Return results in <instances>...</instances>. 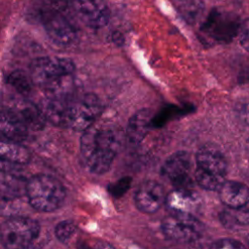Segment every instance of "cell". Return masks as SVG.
Here are the masks:
<instances>
[{"label": "cell", "instance_id": "17", "mask_svg": "<svg viewBox=\"0 0 249 249\" xmlns=\"http://www.w3.org/2000/svg\"><path fill=\"white\" fill-rule=\"evenodd\" d=\"M1 161L11 165L25 164L30 160V153L20 142L3 139L0 143Z\"/></svg>", "mask_w": 249, "mask_h": 249}, {"label": "cell", "instance_id": "11", "mask_svg": "<svg viewBox=\"0 0 249 249\" xmlns=\"http://www.w3.org/2000/svg\"><path fill=\"white\" fill-rule=\"evenodd\" d=\"M204 30L211 37L220 41L231 40L239 30L238 18L229 12L213 10L209 15Z\"/></svg>", "mask_w": 249, "mask_h": 249}, {"label": "cell", "instance_id": "1", "mask_svg": "<svg viewBox=\"0 0 249 249\" xmlns=\"http://www.w3.org/2000/svg\"><path fill=\"white\" fill-rule=\"evenodd\" d=\"M122 140L121 131L113 126L93 124L84 130L80 150L88 168L96 174L107 172L122 146Z\"/></svg>", "mask_w": 249, "mask_h": 249}, {"label": "cell", "instance_id": "3", "mask_svg": "<svg viewBox=\"0 0 249 249\" xmlns=\"http://www.w3.org/2000/svg\"><path fill=\"white\" fill-rule=\"evenodd\" d=\"M196 183L204 190L218 191L225 182L228 167L221 150L211 144L203 145L196 152Z\"/></svg>", "mask_w": 249, "mask_h": 249}, {"label": "cell", "instance_id": "8", "mask_svg": "<svg viewBox=\"0 0 249 249\" xmlns=\"http://www.w3.org/2000/svg\"><path fill=\"white\" fill-rule=\"evenodd\" d=\"M42 24L49 38L56 45L66 47L77 39V30L58 11L51 9L41 15Z\"/></svg>", "mask_w": 249, "mask_h": 249}, {"label": "cell", "instance_id": "9", "mask_svg": "<svg viewBox=\"0 0 249 249\" xmlns=\"http://www.w3.org/2000/svg\"><path fill=\"white\" fill-rule=\"evenodd\" d=\"M70 7L91 28H101L109 21L110 11L104 0H71Z\"/></svg>", "mask_w": 249, "mask_h": 249}, {"label": "cell", "instance_id": "14", "mask_svg": "<svg viewBox=\"0 0 249 249\" xmlns=\"http://www.w3.org/2000/svg\"><path fill=\"white\" fill-rule=\"evenodd\" d=\"M221 201L231 209H242L249 204V188L237 181H225L218 190Z\"/></svg>", "mask_w": 249, "mask_h": 249}, {"label": "cell", "instance_id": "27", "mask_svg": "<svg viewBox=\"0 0 249 249\" xmlns=\"http://www.w3.org/2000/svg\"><path fill=\"white\" fill-rule=\"evenodd\" d=\"M247 242H248V246H249V236H248V239H247Z\"/></svg>", "mask_w": 249, "mask_h": 249}, {"label": "cell", "instance_id": "2", "mask_svg": "<svg viewBox=\"0 0 249 249\" xmlns=\"http://www.w3.org/2000/svg\"><path fill=\"white\" fill-rule=\"evenodd\" d=\"M75 64L68 57L42 56L30 64L33 84L41 87L49 95H69L73 87Z\"/></svg>", "mask_w": 249, "mask_h": 249}, {"label": "cell", "instance_id": "6", "mask_svg": "<svg viewBox=\"0 0 249 249\" xmlns=\"http://www.w3.org/2000/svg\"><path fill=\"white\" fill-rule=\"evenodd\" d=\"M40 233L39 223L28 217H13L1 227V241L9 249H22L32 245Z\"/></svg>", "mask_w": 249, "mask_h": 249}, {"label": "cell", "instance_id": "22", "mask_svg": "<svg viewBox=\"0 0 249 249\" xmlns=\"http://www.w3.org/2000/svg\"><path fill=\"white\" fill-rule=\"evenodd\" d=\"M76 231H77L76 225L69 220L59 222L54 228V233L56 238L63 243L70 241L75 235Z\"/></svg>", "mask_w": 249, "mask_h": 249}, {"label": "cell", "instance_id": "18", "mask_svg": "<svg viewBox=\"0 0 249 249\" xmlns=\"http://www.w3.org/2000/svg\"><path fill=\"white\" fill-rule=\"evenodd\" d=\"M26 124L29 129H39L46 121L39 106L27 102H19L13 108Z\"/></svg>", "mask_w": 249, "mask_h": 249}, {"label": "cell", "instance_id": "23", "mask_svg": "<svg viewBox=\"0 0 249 249\" xmlns=\"http://www.w3.org/2000/svg\"><path fill=\"white\" fill-rule=\"evenodd\" d=\"M210 247L212 248H230V249H235V248H243L244 245L242 243H240L238 240L235 239H231V238H222V239H218L216 241H214Z\"/></svg>", "mask_w": 249, "mask_h": 249}, {"label": "cell", "instance_id": "5", "mask_svg": "<svg viewBox=\"0 0 249 249\" xmlns=\"http://www.w3.org/2000/svg\"><path fill=\"white\" fill-rule=\"evenodd\" d=\"M101 112V101L94 93L70 95L66 105L64 127L84 131L95 124Z\"/></svg>", "mask_w": 249, "mask_h": 249}, {"label": "cell", "instance_id": "10", "mask_svg": "<svg viewBox=\"0 0 249 249\" xmlns=\"http://www.w3.org/2000/svg\"><path fill=\"white\" fill-rule=\"evenodd\" d=\"M161 175L172 182L176 188H189L191 183V159L187 152L177 151L170 155L161 166Z\"/></svg>", "mask_w": 249, "mask_h": 249}, {"label": "cell", "instance_id": "16", "mask_svg": "<svg viewBox=\"0 0 249 249\" xmlns=\"http://www.w3.org/2000/svg\"><path fill=\"white\" fill-rule=\"evenodd\" d=\"M152 122V113L149 109H141L137 111L129 119L126 129L125 138L131 145H138L147 135Z\"/></svg>", "mask_w": 249, "mask_h": 249}, {"label": "cell", "instance_id": "7", "mask_svg": "<svg viewBox=\"0 0 249 249\" xmlns=\"http://www.w3.org/2000/svg\"><path fill=\"white\" fill-rule=\"evenodd\" d=\"M203 225L195 215L171 213L161 222V231L170 240L179 243H190L199 239Z\"/></svg>", "mask_w": 249, "mask_h": 249}, {"label": "cell", "instance_id": "4", "mask_svg": "<svg viewBox=\"0 0 249 249\" xmlns=\"http://www.w3.org/2000/svg\"><path fill=\"white\" fill-rule=\"evenodd\" d=\"M26 196L34 209L53 212L62 205L66 191L56 178L47 174H37L27 180Z\"/></svg>", "mask_w": 249, "mask_h": 249}, {"label": "cell", "instance_id": "21", "mask_svg": "<svg viewBox=\"0 0 249 249\" xmlns=\"http://www.w3.org/2000/svg\"><path fill=\"white\" fill-rule=\"evenodd\" d=\"M7 82L21 94L29 93L31 90V85L33 84L31 77H28L25 73L19 70L12 72L9 75Z\"/></svg>", "mask_w": 249, "mask_h": 249}, {"label": "cell", "instance_id": "15", "mask_svg": "<svg viewBox=\"0 0 249 249\" xmlns=\"http://www.w3.org/2000/svg\"><path fill=\"white\" fill-rule=\"evenodd\" d=\"M0 129L5 138L18 142L25 140L29 131L26 124L13 108L2 111Z\"/></svg>", "mask_w": 249, "mask_h": 249}, {"label": "cell", "instance_id": "19", "mask_svg": "<svg viewBox=\"0 0 249 249\" xmlns=\"http://www.w3.org/2000/svg\"><path fill=\"white\" fill-rule=\"evenodd\" d=\"M26 183L23 184V180L14 174L8 173V171L2 170L1 175V195L2 200H11L21 196L25 192L26 196Z\"/></svg>", "mask_w": 249, "mask_h": 249}, {"label": "cell", "instance_id": "24", "mask_svg": "<svg viewBox=\"0 0 249 249\" xmlns=\"http://www.w3.org/2000/svg\"><path fill=\"white\" fill-rule=\"evenodd\" d=\"M239 42L242 48L249 52V18H247L239 28Z\"/></svg>", "mask_w": 249, "mask_h": 249}, {"label": "cell", "instance_id": "12", "mask_svg": "<svg viewBox=\"0 0 249 249\" xmlns=\"http://www.w3.org/2000/svg\"><path fill=\"white\" fill-rule=\"evenodd\" d=\"M162 186L154 180L143 182L134 196V202L139 211L146 214L157 212L165 201Z\"/></svg>", "mask_w": 249, "mask_h": 249}, {"label": "cell", "instance_id": "25", "mask_svg": "<svg viewBox=\"0 0 249 249\" xmlns=\"http://www.w3.org/2000/svg\"><path fill=\"white\" fill-rule=\"evenodd\" d=\"M130 185V179H123V180H120L119 182H116L115 185L111 186L110 187V191L113 195L119 196H121L122 194H124L129 187Z\"/></svg>", "mask_w": 249, "mask_h": 249}, {"label": "cell", "instance_id": "26", "mask_svg": "<svg viewBox=\"0 0 249 249\" xmlns=\"http://www.w3.org/2000/svg\"><path fill=\"white\" fill-rule=\"evenodd\" d=\"M51 9L56 11H62L70 7L71 0H42Z\"/></svg>", "mask_w": 249, "mask_h": 249}, {"label": "cell", "instance_id": "20", "mask_svg": "<svg viewBox=\"0 0 249 249\" xmlns=\"http://www.w3.org/2000/svg\"><path fill=\"white\" fill-rule=\"evenodd\" d=\"M174 5L180 16L189 23L196 22L205 9L202 0H174Z\"/></svg>", "mask_w": 249, "mask_h": 249}, {"label": "cell", "instance_id": "13", "mask_svg": "<svg viewBox=\"0 0 249 249\" xmlns=\"http://www.w3.org/2000/svg\"><path fill=\"white\" fill-rule=\"evenodd\" d=\"M164 203L171 213L195 215L199 206V198L190 188H176L166 196Z\"/></svg>", "mask_w": 249, "mask_h": 249}]
</instances>
